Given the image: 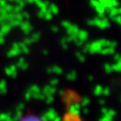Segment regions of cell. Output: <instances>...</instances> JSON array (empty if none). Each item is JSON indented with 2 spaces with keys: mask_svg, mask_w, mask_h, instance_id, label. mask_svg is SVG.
Returning <instances> with one entry per match:
<instances>
[{
  "mask_svg": "<svg viewBox=\"0 0 121 121\" xmlns=\"http://www.w3.org/2000/svg\"><path fill=\"white\" fill-rule=\"evenodd\" d=\"M79 116H76L74 114H72V113H69L67 114L65 117V121H79Z\"/></svg>",
  "mask_w": 121,
  "mask_h": 121,
  "instance_id": "obj_6",
  "label": "cell"
},
{
  "mask_svg": "<svg viewBox=\"0 0 121 121\" xmlns=\"http://www.w3.org/2000/svg\"><path fill=\"white\" fill-rule=\"evenodd\" d=\"M49 12L53 13H58V8H57V6L55 5V4H51V5L49 6Z\"/></svg>",
  "mask_w": 121,
  "mask_h": 121,
  "instance_id": "obj_13",
  "label": "cell"
},
{
  "mask_svg": "<svg viewBox=\"0 0 121 121\" xmlns=\"http://www.w3.org/2000/svg\"><path fill=\"white\" fill-rule=\"evenodd\" d=\"M108 12V17L110 18V19H112V20L115 16L118 15V9L117 8H111L109 9Z\"/></svg>",
  "mask_w": 121,
  "mask_h": 121,
  "instance_id": "obj_7",
  "label": "cell"
},
{
  "mask_svg": "<svg viewBox=\"0 0 121 121\" xmlns=\"http://www.w3.org/2000/svg\"><path fill=\"white\" fill-rule=\"evenodd\" d=\"M74 43H75V45H76V46H78V47H81V46H82V45L84 44V42H83V41H82V40H79V39H77L76 41H74Z\"/></svg>",
  "mask_w": 121,
  "mask_h": 121,
  "instance_id": "obj_20",
  "label": "cell"
},
{
  "mask_svg": "<svg viewBox=\"0 0 121 121\" xmlns=\"http://www.w3.org/2000/svg\"><path fill=\"white\" fill-rule=\"evenodd\" d=\"M75 78H76V73L73 71V72H71L67 74V79L68 80H71V81H73V80H75Z\"/></svg>",
  "mask_w": 121,
  "mask_h": 121,
  "instance_id": "obj_12",
  "label": "cell"
},
{
  "mask_svg": "<svg viewBox=\"0 0 121 121\" xmlns=\"http://www.w3.org/2000/svg\"><path fill=\"white\" fill-rule=\"evenodd\" d=\"M118 9V14H119V15H121V7L120 8H117Z\"/></svg>",
  "mask_w": 121,
  "mask_h": 121,
  "instance_id": "obj_25",
  "label": "cell"
},
{
  "mask_svg": "<svg viewBox=\"0 0 121 121\" xmlns=\"http://www.w3.org/2000/svg\"><path fill=\"white\" fill-rule=\"evenodd\" d=\"M25 121H41L38 119L37 117H29L28 119H25Z\"/></svg>",
  "mask_w": 121,
  "mask_h": 121,
  "instance_id": "obj_22",
  "label": "cell"
},
{
  "mask_svg": "<svg viewBox=\"0 0 121 121\" xmlns=\"http://www.w3.org/2000/svg\"><path fill=\"white\" fill-rule=\"evenodd\" d=\"M120 56H121L120 54H115V55H114V59L117 61V62H118V61H119V58H120Z\"/></svg>",
  "mask_w": 121,
  "mask_h": 121,
  "instance_id": "obj_21",
  "label": "cell"
},
{
  "mask_svg": "<svg viewBox=\"0 0 121 121\" xmlns=\"http://www.w3.org/2000/svg\"><path fill=\"white\" fill-rule=\"evenodd\" d=\"M67 33H68V36L69 35H73V34H76L77 35V33L79 32V30H80V29H79V27H78L77 25H74V24H72V25L70 26L69 28L67 29Z\"/></svg>",
  "mask_w": 121,
  "mask_h": 121,
  "instance_id": "obj_3",
  "label": "cell"
},
{
  "mask_svg": "<svg viewBox=\"0 0 121 121\" xmlns=\"http://www.w3.org/2000/svg\"><path fill=\"white\" fill-rule=\"evenodd\" d=\"M61 24H62V26H63V27H65L66 30H67V29L69 28L70 26L72 25V23H71L70 22H67V21H63Z\"/></svg>",
  "mask_w": 121,
  "mask_h": 121,
  "instance_id": "obj_16",
  "label": "cell"
},
{
  "mask_svg": "<svg viewBox=\"0 0 121 121\" xmlns=\"http://www.w3.org/2000/svg\"><path fill=\"white\" fill-rule=\"evenodd\" d=\"M88 36H89V34H88V32H87L86 30H80L79 32L77 33V39H79V40H82V41L84 42V41L87 40V39H88Z\"/></svg>",
  "mask_w": 121,
  "mask_h": 121,
  "instance_id": "obj_2",
  "label": "cell"
},
{
  "mask_svg": "<svg viewBox=\"0 0 121 121\" xmlns=\"http://www.w3.org/2000/svg\"><path fill=\"white\" fill-rule=\"evenodd\" d=\"M75 56H76L77 59L80 61V62H84V61H85V57H84V56H83V54L81 53V52H76Z\"/></svg>",
  "mask_w": 121,
  "mask_h": 121,
  "instance_id": "obj_10",
  "label": "cell"
},
{
  "mask_svg": "<svg viewBox=\"0 0 121 121\" xmlns=\"http://www.w3.org/2000/svg\"><path fill=\"white\" fill-rule=\"evenodd\" d=\"M116 46H117V42H116V41H110V40H107V41H106V45H105V48H114Z\"/></svg>",
  "mask_w": 121,
  "mask_h": 121,
  "instance_id": "obj_8",
  "label": "cell"
},
{
  "mask_svg": "<svg viewBox=\"0 0 121 121\" xmlns=\"http://www.w3.org/2000/svg\"><path fill=\"white\" fill-rule=\"evenodd\" d=\"M81 106L77 103H74L73 105L71 106V108H70V113H72V114H74V115H76V116H79V114H80V109H81Z\"/></svg>",
  "mask_w": 121,
  "mask_h": 121,
  "instance_id": "obj_4",
  "label": "cell"
},
{
  "mask_svg": "<svg viewBox=\"0 0 121 121\" xmlns=\"http://www.w3.org/2000/svg\"><path fill=\"white\" fill-rule=\"evenodd\" d=\"M120 99H121V98H120Z\"/></svg>",
  "mask_w": 121,
  "mask_h": 121,
  "instance_id": "obj_28",
  "label": "cell"
},
{
  "mask_svg": "<svg viewBox=\"0 0 121 121\" xmlns=\"http://www.w3.org/2000/svg\"><path fill=\"white\" fill-rule=\"evenodd\" d=\"M52 29H53V30H54V31H57V30H58L57 27H52Z\"/></svg>",
  "mask_w": 121,
  "mask_h": 121,
  "instance_id": "obj_24",
  "label": "cell"
},
{
  "mask_svg": "<svg viewBox=\"0 0 121 121\" xmlns=\"http://www.w3.org/2000/svg\"><path fill=\"white\" fill-rule=\"evenodd\" d=\"M99 103H100V104H104V103H105V101H104L103 99H100V102H99Z\"/></svg>",
  "mask_w": 121,
  "mask_h": 121,
  "instance_id": "obj_26",
  "label": "cell"
},
{
  "mask_svg": "<svg viewBox=\"0 0 121 121\" xmlns=\"http://www.w3.org/2000/svg\"><path fill=\"white\" fill-rule=\"evenodd\" d=\"M61 44H62V47L65 48V49H66V48H68V43L66 42V40H65V38L61 40Z\"/></svg>",
  "mask_w": 121,
  "mask_h": 121,
  "instance_id": "obj_18",
  "label": "cell"
},
{
  "mask_svg": "<svg viewBox=\"0 0 121 121\" xmlns=\"http://www.w3.org/2000/svg\"><path fill=\"white\" fill-rule=\"evenodd\" d=\"M92 79H93L92 76H89V81H92Z\"/></svg>",
  "mask_w": 121,
  "mask_h": 121,
  "instance_id": "obj_27",
  "label": "cell"
},
{
  "mask_svg": "<svg viewBox=\"0 0 121 121\" xmlns=\"http://www.w3.org/2000/svg\"><path fill=\"white\" fill-rule=\"evenodd\" d=\"M109 93H110V90H109V88H108V87L103 88V90H102V94H103V95L108 96V95H109Z\"/></svg>",
  "mask_w": 121,
  "mask_h": 121,
  "instance_id": "obj_17",
  "label": "cell"
},
{
  "mask_svg": "<svg viewBox=\"0 0 121 121\" xmlns=\"http://www.w3.org/2000/svg\"><path fill=\"white\" fill-rule=\"evenodd\" d=\"M89 102H90V99H89L88 97H84V98H82V106L84 107V106L88 105Z\"/></svg>",
  "mask_w": 121,
  "mask_h": 121,
  "instance_id": "obj_14",
  "label": "cell"
},
{
  "mask_svg": "<svg viewBox=\"0 0 121 121\" xmlns=\"http://www.w3.org/2000/svg\"><path fill=\"white\" fill-rule=\"evenodd\" d=\"M99 53L101 55H113L115 54V49L111 48H102Z\"/></svg>",
  "mask_w": 121,
  "mask_h": 121,
  "instance_id": "obj_5",
  "label": "cell"
},
{
  "mask_svg": "<svg viewBox=\"0 0 121 121\" xmlns=\"http://www.w3.org/2000/svg\"><path fill=\"white\" fill-rule=\"evenodd\" d=\"M120 26H121V24H120Z\"/></svg>",
  "mask_w": 121,
  "mask_h": 121,
  "instance_id": "obj_29",
  "label": "cell"
},
{
  "mask_svg": "<svg viewBox=\"0 0 121 121\" xmlns=\"http://www.w3.org/2000/svg\"><path fill=\"white\" fill-rule=\"evenodd\" d=\"M113 20L115 21V22H117L118 24H121V15H117V16H115V17L113 18Z\"/></svg>",
  "mask_w": 121,
  "mask_h": 121,
  "instance_id": "obj_19",
  "label": "cell"
},
{
  "mask_svg": "<svg viewBox=\"0 0 121 121\" xmlns=\"http://www.w3.org/2000/svg\"><path fill=\"white\" fill-rule=\"evenodd\" d=\"M102 90H103V88L100 86V85H97V86L95 87L93 92H94V94L97 96L100 95V94H102Z\"/></svg>",
  "mask_w": 121,
  "mask_h": 121,
  "instance_id": "obj_9",
  "label": "cell"
},
{
  "mask_svg": "<svg viewBox=\"0 0 121 121\" xmlns=\"http://www.w3.org/2000/svg\"><path fill=\"white\" fill-rule=\"evenodd\" d=\"M90 4H91L93 8H96L99 4V3L98 0H90Z\"/></svg>",
  "mask_w": 121,
  "mask_h": 121,
  "instance_id": "obj_15",
  "label": "cell"
},
{
  "mask_svg": "<svg viewBox=\"0 0 121 121\" xmlns=\"http://www.w3.org/2000/svg\"><path fill=\"white\" fill-rule=\"evenodd\" d=\"M104 70H105V72L107 73H110L112 72V66L111 65H109V64H105L104 65Z\"/></svg>",
  "mask_w": 121,
  "mask_h": 121,
  "instance_id": "obj_11",
  "label": "cell"
},
{
  "mask_svg": "<svg viewBox=\"0 0 121 121\" xmlns=\"http://www.w3.org/2000/svg\"><path fill=\"white\" fill-rule=\"evenodd\" d=\"M87 24L89 26H93L94 25V23H93V20H89L88 22H87Z\"/></svg>",
  "mask_w": 121,
  "mask_h": 121,
  "instance_id": "obj_23",
  "label": "cell"
},
{
  "mask_svg": "<svg viewBox=\"0 0 121 121\" xmlns=\"http://www.w3.org/2000/svg\"><path fill=\"white\" fill-rule=\"evenodd\" d=\"M93 23L94 25L99 27V29L101 30H104V29H107L109 27L110 23H109V21H108V18H103V19H99V18L96 17L93 19Z\"/></svg>",
  "mask_w": 121,
  "mask_h": 121,
  "instance_id": "obj_1",
  "label": "cell"
}]
</instances>
